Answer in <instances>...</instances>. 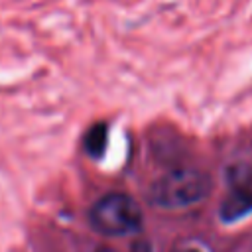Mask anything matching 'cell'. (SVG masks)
Returning <instances> with one entry per match:
<instances>
[{"label": "cell", "instance_id": "obj_6", "mask_svg": "<svg viewBox=\"0 0 252 252\" xmlns=\"http://www.w3.org/2000/svg\"><path fill=\"white\" fill-rule=\"evenodd\" d=\"M175 252H199L197 248H181V250H175Z\"/></svg>", "mask_w": 252, "mask_h": 252}, {"label": "cell", "instance_id": "obj_3", "mask_svg": "<svg viewBox=\"0 0 252 252\" xmlns=\"http://www.w3.org/2000/svg\"><path fill=\"white\" fill-rule=\"evenodd\" d=\"M248 213H252V183L248 175L236 173L230 177V193L220 205V217L232 222Z\"/></svg>", "mask_w": 252, "mask_h": 252}, {"label": "cell", "instance_id": "obj_2", "mask_svg": "<svg viewBox=\"0 0 252 252\" xmlns=\"http://www.w3.org/2000/svg\"><path fill=\"white\" fill-rule=\"evenodd\" d=\"M89 220L100 234L122 236L142 226V209L126 193H106L91 207Z\"/></svg>", "mask_w": 252, "mask_h": 252}, {"label": "cell", "instance_id": "obj_1", "mask_svg": "<svg viewBox=\"0 0 252 252\" xmlns=\"http://www.w3.org/2000/svg\"><path fill=\"white\" fill-rule=\"evenodd\" d=\"M209 175L195 167H179L163 173L150 189V201L161 209H181L203 201L209 195Z\"/></svg>", "mask_w": 252, "mask_h": 252}, {"label": "cell", "instance_id": "obj_4", "mask_svg": "<svg viewBox=\"0 0 252 252\" xmlns=\"http://www.w3.org/2000/svg\"><path fill=\"white\" fill-rule=\"evenodd\" d=\"M106 140H108V128L104 122H98L85 134V150L89 152L91 158H100L106 150Z\"/></svg>", "mask_w": 252, "mask_h": 252}, {"label": "cell", "instance_id": "obj_7", "mask_svg": "<svg viewBox=\"0 0 252 252\" xmlns=\"http://www.w3.org/2000/svg\"><path fill=\"white\" fill-rule=\"evenodd\" d=\"M94 252H114V250L112 248H96Z\"/></svg>", "mask_w": 252, "mask_h": 252}, {"label": "cell", "instance_id": "obj_5", "mask_svg": "<svg viewBox=\"0 0 252 252\" xmlns=\"http://www.w3.org/2000/svg\"><path fill=\"white\" fill-rule=\"evenodd\" d=\"M130 252H152V246H150L148 240L140 238V240H136V242L130 246Z\"/></svg>", "mask_w": 252, "mask_h": 252}]
</instances>
